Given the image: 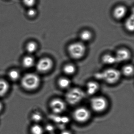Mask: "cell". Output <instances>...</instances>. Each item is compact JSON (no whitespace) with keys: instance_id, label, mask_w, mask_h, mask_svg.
Wrapping results in <instances>:
<instances>
[{"instance_id":"20","label":"cell","mask_w":134,"mask_h":134,"mask_svg":"<svg viewBox=\"0 0 134 134\" xmlns=\"http://www.w3.org/2000/svg\"><path fill=\"white\" fill-rule=\"evenodd\" d=\"M30 131L32 134H43L44 129L41 125L35 124L31 127Z\"/></svg>"},{"instance_id":"7","label":"cell","mask_w":134,"mask_h":134,"mask_svg":"<svg viewBox=\"0 0 134 134\" xmlns=\"http://www.w3.org/2000/svg\"><path fill=\"white\" fill-rule=\"evenodd\" d=\"M53 65L54 63L51 59L48 57H44L40 59L37 62L36 68L40 72L46 73L52 69Z\"/></svg>"},{"instance_id":"13","label":"cell","mask_w":134,"mask_h":134,"mask_svg":"<svg viewBox=\"0 0 134 134\" xmlns=\"http://www.w3.org/2000/svg\"><path fill=\"white\" fill-rule=\"evenodd\" d=\"M10 85L8 82L3 79H0V97L4 96L9 91Z\"/></svg>"},{"instance_id":"25","label":"cell","mask_w":134,"mask_h":134,"mask_svg":"<svg viewBox=\"0 0 134 134\" xmlns=\"http://www.w3.org/2000/svg\"><path fill=\"white\" fill-rule=\"evenodd\" d=\"M37 11L34 8H29L27 11V15L29 18H35L37 14Z\"/></svg>"},{"instance_id":"9","label":"cell","mask_w":134,"mask_h":134,"mask_svg":"<svg viewBox=\"0 0 134 134\" xmlns=\"http://www.w3.org/2000/svg\"><path fill=\"white\" fill-rule=\"evenodd\" d=\"M114 56L117 63L123 62L127 61L130 59L131 53L127 49L121 48L116 52Z\"/></svg>"},{"instance_id":"29","label":"cell","mask_w":134,"mask_h":134,"mask_svg":"<svg viewBox=\"0 0 134 134\" xmlns=\"http://www.w3.org/2000/svg\"><path fill=\"white\" fill-rule=\"evenodd\" d=\"M54 134V133H52V134Z\"/></svg>"},{"instance_id":"3","label":"cell","mask_w":134,"mask_h":134,"mask_svg":"<svg viewBox=\"0 0 134 134\" xmlns=\"http://www.w3.org/2000/svg\"><path fill=\"white\" fill-rule=\"evenodd\" d=\"M85 93L81 88L73 87L69 88L65 97L66 102L71 105H76L81 102L85 97Z\"/></svg>"},{"instance_id":"11","label":"cell","mask_w":134,"mask_h":134,"mask_svg":"<svg viewBox=\"0 0 134 134\" xmlns=\"http://www.w3.org/2000/svg\"><path fill=\"white\" fill-rule=\"evenodd\" d=\"M127 9L124 6H118L113 11V16L117 19H121L124 18L127 14Z\"/></svg>"},{"instance_id":"14","label":"cell","mask_w":134,"mask_h":134,"mask_svg":"<svg viewBox=\"0 0 134 134\" xmlns=\"http://www.w3.org/2000/svg\"><path fill=\"white\" fill-rule=\"evenodd\" d=\"M58 84L59 87L62 89H69L71 85V81L69 78L63 77L59 78Z\"/></svg>"},{"instance_id":"12","label":"cell","mask_w":134,"mask_h":134,"mask_svg":"<svg viewBox=\"0 0 134 134\" xmlns=\"http://www.w3.org/2000/svg\"><path fill=\"white\" fill-rule=\"evenodd\" d=\"M35 59L31 55L29 54L25 56L23 59V65L25 68H31L35 65Z\"/></svg>"},{"instance_id":"27","label":"cell","mask_w":134,"mask_h":134,"mask_svg":"<svg viewBox=\"0 0 134 134\" xmlns=\"http://www.w3.org/2000/svg\"><path fill=\"white\" fill-rule=\"evenodd\" d=\"M60 134H72L70 131L66 130H63Z\"/></svg>"},{"instance_id":"22","label":"cell","mask_w":134,"mask_h":134,"mask_svg":"<svg viewBox=\"0 0 134 134\" xmlns=\"http://www.w3.org/2000/svg\"><path fill=\"white\" fill-rule=\"evenodd\" d=\"M8 76L11 80L15 81L18 80L20 78V74L18 70L13 69L9 71Z\"/></svg>"},{"instance_id":"1","label":"cell","mask_w":134,"mask_h":134,"mask_svg":"<svg viewBox=\"0 0 134 134\" xmlns=\"http://www.w3.org/2000/svg\"><path fill=\"white\" fill-rule=\"evenodd\" d=\"M96 79L105 81L110 84H113L119 81L121 76V73L114 68H109L95 74Z\"/></svg>"},{"instance_id":"10","label":"cell","mask_w":134,"mask_h":134,"mask_svg":"<svg viewBox=\"0 0 134 134\" xmlns=\"http://www.w3.org/2000/svg\"><path fill=\"white\" fill-rule=\"evenodd\" d=\"M99 88V85L97 82L89 81L86 85V92L89 95H93L98 92Z\"/></svg>"},{"instance_id":"23","label":"cell","mask_w":134,"mask_h":134,"mask_svg":"<svg viewBox=\"0 0 134 134\" xmlns=\"http://www.w3.org/2000/svg\"><path fill=\"white\" fill-rule=\"evenodd\" d=\"M31 119L34 123L38 124L43 120V116L40 112L37 111L34 112L32 114Z\"/></svg>"},{"instance_id":"17","label":"cell","mask_w":134,"mask_h":134,"mask_svg":"<svg viewBox=\"0 0 134 134\" xmlns=\"http://www.w3.org/2000/svg\"><path fill=\"white\" fill-rule=\"evenodd\" d=\"M134 16L133 14H132L126 19L125 23V28L130 32L134 30Z\"/></svg>"},{"instance_id":"24","label":"cell","mask_w":134,"mask_h":134,"mask_svg":"<svg viewBox=\"0 0 134 134\" xmlns=\"http://www.w3.org/2000/svg\"><path fill=\"white\" fill-rule=\"evenodd\" d=\"M37 0H23V3L28 8H33L36 5Z\"/></svg>"},{"instance_id":"15","label":"cell","mask_w":134,"mask_h":134,"mask_svg":"<svg viewBox=\"0 0 134 134\" xmlns=\"http://www.w3.org/2000/svg\"><path fill=\"white\" fill-rule=\"evenodd\" d=\"M25 48L26 50L29 54H32L37 51L38 45L35 41H30L26 44Z\"/></svg>"},{"instance_id":"2","label":"cell","mask_w":134,"mask_h":134,"mask_svg":"<svg viewBox=\"0 0 134 134\" xmlns=\"http://www.w3.org/2000/svg\"><path fill=\"white\" fill-rule=\"evenodd\" d=\"M41 83V79L37 74L34 73L26 74L21 80L23 87L26 90L32 91L39 87Z\"/></svg>"},{"instance_id":"8","label":"cell","mask_w":134,"mask_h":134,"mask_svg":"<svg viewBox=\"0 0 134 134\" xmlns=\"http://www.w3.org/2000/svg\"><path fill=\"white\" fill-rule=\"evenodd\" d=\"M50 106L53 113L58 115L63 113L66 107L65 102L59 98H55L51 100Z\"/></svg>"},{"instance_id":"26","label":"cell","mask_w":134,"mask_h":134,"mask_svg":"<svg viewBox=\"0 0 134 134\" xmlns=\"http://www.w3.org/2000/svg\"><path fill=\"white\" fill-rule=\"evenodd\" d=\"M45 129L48 132L51 134H52L55 131V127L53 125L51 124H48L46 125Z\"/></svg>"},{"instance_id":"19","label":"cell","mask_w":134,"mask_h":134,"mask_svg":"<svg viewBox=\"0 0 134 134\" xmlns=\"http://www.w3.org/2000/svg\"><path fill=\"white\" fill-rule=\"evenodd\" d=\"M133 72L134 68L132 65H126L122 68V73L125 76H131L133 74Z\"/></svg>"},{"instance_id":"5","label":"cell","mask_w":134,"mask_h":134,"mask_svg":"<svg viewBox=\"0 0 134 134\" xmlns=\"http://www.w3.org/2000/svg\"><path fill=\"white\" fill-rule=\"evenodd\" d=\"M90 105L94 112L101 113L106 109L108 106V102L106 99L103 96H95L91 99Z\"/></svg>"},{"instance_id":"21","label":"cell","mask_w":134,"mask_h":134,"mask_svg":"<svg viewBox=\"0 0 134 134\" xmlns=\"http://www.w3.org/2000/svg\"><path fill=\"white\" fill-rule=\"evenodd\" d=\"M92 37V34L88 30H84L80 34V38L83 42L89 41Z\"/></svg>"},{"instance_id":"4","label":"cell","mask_w":134,"mask_h":134,"mask_svg":"<svg viewBox=\"0 0 134 134\" xmlns=\"http://www.w3.org/2000/svg\"><path fill=\"white\" fill-rule=\"evenodd\" d=\"M68 52L70 55L74 59H78L83 58L86 51L85 45L82 42H75L69 46Z\"/></svg>"},{"instance_id":"6","label":"cell","mask_w":134,"mask_h":134,"mask_svg":"<svg viewBox=\"0 0 134 134\" xmlns=\"http://www.w3.org/2000/svg\"><path fill=\"white\" fill-rule=\"evenodd\" d=\"M91 113L89 110L83 107L77 108L73 113L75 121L80 123H85L90 119Z\"/></svg>"},{"instance_id":"28","label":"cell","mask_w":134,"mask_h":134,"mask_svg":"<svg viewBox=\"0 0 134 134\" xmlns=\"http://www.w3.org/2000/svg\"><path fill=\"white\" fill-rule=\"evenodd\" d=\"M3 108V105L1 102H0V112L2 110Z\"/></svg>"},{"instance_id":"18","label":"cell","mask_w":134,"mask_h":134,"mask_svg":"<svg viewBox=\"0 0 134 134\" xmlns=\"http://www.w3.org/2000/svg\"><path fill=\"white\" fill-rule=\"evenodd\" d=\"M63 71L66 75H73L76 72V66L73 64L70 63L66 64L63 67Z\"/></svg>"},{"instance_id":"16","label":"cell","mask_w":134,"mask_h":134,"mask_svg":"<svg viewBox=\"0 0 134 134\" xmlns=\"http://www.w3.org/2000/svg\"><path fill=\"white\" fill-rule=\"evenodd\" d=\"M102 61L106 65H112L117 63L114 55L110 54H106L103 55L102 58Z\"/></svg>"}]
</instances>
